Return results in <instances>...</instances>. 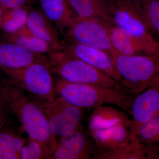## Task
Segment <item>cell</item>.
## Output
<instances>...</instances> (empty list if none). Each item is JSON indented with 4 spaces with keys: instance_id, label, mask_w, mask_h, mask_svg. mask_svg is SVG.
I'll use <instances>...</instances> for the list:
<instances>
[{
    "instance_id": "14",
    "label": "cell",
    "mask_w": 159,
    "mask_h": 159,
    "mask_svg": "<svg viewBox=\"0 0 159 159\" xmlns=\"http://www.w3.org/2000/svg\"><path fill=\"white\" fill-rule=\"evenodd\" d=\"M53 24L42 11L31 9L26 26L29 31L47 43L54 51L62 49V42Z\"/></svg>"
},
{
    "instance_id": "13",
    "label": "cell",
    "mask_w": 159,
    "mask_h": 159,
    "mask_svg": "<svg viewBox=\"0 0 159 159\" xmlns=\"http://www.w3.org/2000/svg\"><path fill=\"white\" fill-rule=\"evenodd\" d=\"M46 57L29 51L16 43L0 41V69L22 68Z\"/></svg>"
},
{
    "instance_id": "8",
    "label": "cell",
    "mask_w": 159,
    "mask_h": 159,
    "mask_svg": "<svg viewBox=\"0 0 159 159\" xmlns=\"http://www.w3.org/2000/svg\"><path fill=\"white\" fill-rule=\"evenodd\" d=\"M109 23L98 19L75 16L65 32L64 37L110 54L116 51L112 47L109 36Z\"/></svg>"
},
{
    "instance_id": "11",
    "label": "cell",
    "mask_w": 159,
    "mask_h": 159,
    "mask_svg": "<svg viewBox=\"0 0 159 159\" xmlns=\"http://www.w3.org/2000/svg\"><path fill=\"white\" fill-rule=\"evenodd\" d=\"M159 113V80L134 97L129 115L132 133Z\"/></svg>"
},
{
    "instance_id": "30",
    "label": "cell",
    "mask_w": 159,
    "mask_h": 159,
    "mask_svg": "<svg viewBox=\"0 0 159 159\" xmlns=\"http://www.w3.org/2000/svg\"><path fill=\"white\" fill-rule=\"evenodd\" d=\"M155 56H156V57H157V59L159 63V45L158 47V48L155 54H154Z\"/></svg>"
},
{
    "instance_id": "28",
    "label": "cell",
    "mask_w": 159,
    "mask_h": 159,
    "mask_svg": "<svg viewBox=\"0 0 159 159\" xmlns=\"http://www.w3.org/2000/svg\"><path fill=\"white\" fill-rule=\"evenodd\" d=\"M20 159L19 153L0 140V159Z\"/></svg>"
},
{
    "instance_id": "20",
    "label": "cell",
    "mask_w": 159,
    "mask_h": 159,
    "mask_svg": "<svg viewBox=\"0 0 159 159\" xmlns=\"http://www.w3.org/2000/svg\"><path fill=\"white\" fill-rule=\"evenodd\" d=\"M4 36L5 39L16 43L33 53L43 54L54 51L47 43L33 34L26 26L16 33L4 34Z\"/></svg>"
},
{
    "instance_id": "24",
    "label": "cell",
    "mask_w": 159,
    "mask_h": 159,
    "mask_svg": "<svg viewBox=\"0 0 159 159\" xmlns=\"http://www.w3.org/2000/svg\"><path fill=\"white\" fill-rule=\"evenodd\" d=\"M26 142L20 150V159L45 158L44 148L39 142L30 138L28 144Z\"/></svg>"
},
{
    "instance_id": "4",
    "label": "cell",
    "mask_w": 159,
    "mask_h": 159,
    "mask_svg": "<svg viewBox=\"0 0 159 159\" xmlns=\"http://www.w3.org/2000/svg\"><path fill=\"white\" fill-rule=\"evenodd\" d=\"M52 73L69 82L96 84L109 88L120 85L111 77L72 55L64 49L49 53Z\"/></svg>"
},
{
    "instance_id": "27",
    "label": "cell",
    "mask_w": 159,
    "mask_h": 159,
    "mask_svg": "<svg viewBox=\"0 0 159 159\" xmlns=\"http://www.w3.org/2000/svg\"><path fill=\"white\" fill-rule=\"evenodd\" d=\"M36 0H0V7L5 10L31 6Z\"/></svg>"
},
{
    "instance_id": "12",
    "label": "cell",
    "mask_w": 159,
    "mask_h": 159,
    "mask_svg": "<svg viewBox=\"0 0 159 159\" xmlns=\"http://www.w3.org/2000/svg\"><path fill=\"white\" fill-rule=\"evenodd\" d=\"M98 150V158L106 152L128 144L132 138L129 125L119 124L106 129L90 131Z\"/></svg>"
},
{
    "instance_id": "15",
    "label": "cell",
    "mask_w": 159,
    "mask_h": 159,
    "mask_svg": "<svg viewBox=\"0 0 159 159\" xmlns=\"http://www.w3.org/2000/svg\"><path fill=\"white\" fill-rule=\"evenodd\" d=\"M119 124L131 127V119L127 114L109 105L99 106L94 108L89 117L88 131L106 129Z\"/></svg>"
},
{
    "instance_id": "22",
    "label": "cell",
    "mask_w": 159,
    "mask_h": 159,
    "mask_svg": "<svg viewBox=\"0 0 159 159\" xmlns=\"http://www.w3.org/2000/svg\"><path fill=\"white\" fill-rule=\"evenodd\" d=\"M143 145L159 150V113L141 125L133 133Z\"/></svg>"
},
{
    "instance_id": "9",
    "label": "cell",
    "mask_w": 159,
    "mask_h": 159,
    "mask_svg": "<svg viewBox=\"0 0 159 159\" xmlns=\"http://www.w3.org/2000/svg\"><path fill=\"white\" fill-rule=\"evenodd\" d=\"M98 158L97 145L89 134L81 129L57 143L50 159H91Z\"/></svg>"
},
{
    "instance_id": "17",
    "label": "cell",
    "mask_w": 159,
    "mask_h": 159,
    "mask_svg": "<svg viewBox=\"0 0 159 159\" xmlns=\"http://www.w3.org/2000/svg\"><path fill=\"white\" fill-rule=\"evenodd\" d=\"M43 13L63 34L74 16L68 0H39Z\"/></svg>"
},
{
    "instance_id": "2",
    "label": "cell",
    "mask_w": 159,
    "mask_h": 159,
    "mask_svg": "<svg viewBox=\"0 0 159 159\" xmlns=\"http://www.w3.org/2000/svg\"><path fill=\"white\" fill-rule=\"evenodd\" d=\"M55 93L73 105L84 109L95 108L99 106L113 105L129 113L134 97L121 87L109 88L96 84L76 83L59 80Z\"/></svg>"
},
{
    "instance_id": "5",
    "label": "cell",
    "mask_w": 159,
    "mask_h": 159,
    "mask_svg": "<svg viewBox=\"0 0 159 159\" xmlns=\"http://www.w3.org/2000/svg\"><path fill=\"white\" fill-rule=\"evenodd\" d=\"M0 70L13 83L29 93L34 100L47 102L55 99L52 72L46 57L22 68H2Z\"/></svg>"
},
{
    "instance_id": "1",
    "label": "cell",
    "mask_w": 159,
    "mask_h": 159,
    "mask_svg": "<svg viewBox=\"0 0 159 159\" xmlns=\"http://www.w3.org/2000/svg\"><path fill=\"white\" fill-rule=\"evenodd\" d=\"M12 112L16 116L29 138L39 142L45 150V159H50L57 147L56 138L51 132L43 112L25 91L6 77H0Z\"/></svg>"
},
{
    "instance_id": "6",
    "label": "cell",
    "mask_w": 159,
    "mask_h": 159,
    "mask_svg": "<svg viewBox=\"0 0 159 159\" xmlns=\"http://www.w3.org/2000/svg\"><path fill=\"white\" fill-rule=\"evenodd\" d=\"M113 24L131 34L144 45L146 53L154 54L159 42L152 35L140 2L133 0H112Z\"/></svg>"
},
{
    "instance_id": "23",
    "label": "cell",
    "mask_w": 159,
    "mask_h": 159,
    "mask_svg": "<svg viewBox=\"0 0 159 159\" xmlns=\"http://www.w3.org/2000/svg\"><path fill=\"white\" fill-rule=\"evenodd\" d=\"M143 14L152 33L159 36V0H140Z\"/></svg>"
},
{
    "instance_id": "10",
    "label": "cell",
    "mask_w": 159,
    "mask_h": 159,
    "mask_svg": "<svg viewBox=\"0 0 159 159\" xmlns=\"http://www.w3.org/2000/svg\"><path fill=\"white\" fill-rule=\"evenodd\" d=\"M62 42V49L107 74L120 85L121 79L114 66L110 55L107 52L67 39L65 38Z\"/></svg>"
},
{
    "instance_id": "7",
    "label": "cell",
    "mask_w": 159,
    "mask_h": 159,
    "mask_svg": "<svg viewBox=\"0 0 159 159\" xmlns=\"http://www.w3.org/2000/svg\"><path fill=\"white\" fill-rule=\"evenodd\" d=\"M39 106L55 137L64 138L81 129L84 109L71 104L59 97L51 102H43L32 99Z\"/></svg>"
},
{
    "instance_id": "3",
    "label": "cell",
    "mask_w": 159,
    "mask_h": 159,
    "mask_svg": "<svg viewBox=\"0 0 159 159\" xmlns=\"http://www.w3.org/2000/svg\"><path fill=\"white\" fill-rule=\"evenodd\" d=\"M121 79L120 86L135 97L159 80V63L154 54H110Z\"/></svg>"
},
{
    "instance_id": "19",
    "label": "cell",
    "mask_w": 159,
    "mask_h": 159,
    "mask_svg": "<svg viewBox=\"0 0 159 159\" xmlns=\"http://www.w3.org/2000/svg\"><path fill=\"white\" fill-rule=\"evenodd\" d=\"M157 151L140 143L133 134L131 140L128 144L104 153L99 159L153 158L156 157Z\"/></svg>"
},
{
    "instance_id": "16",
    "label": "cell",
    "mask_w": 159,
    "mask_h": 159,
    "mask_svg": "<svg viewBox=\"0 0 159 159\" xmlns=\"http://www.w3.org/2000/svg\"><path fill=\"white\" fill-rule=\"evenodd\" d=\"M78 17L102 20L113 24L112 0H68Z\"/></svg>"
},
{
    "instance_id": "21",
    "label": "cell",
    "mask_w": 159,
    "mask_h": 159,
    "mask_svg": "<svg viewBox=\"0 0 159 159\" xmlns=\"http://www.w3.org/2000/svg\"><path fill=\"white\" fill-rule=\"evenodd\" d=\"M31 8V6H25L6 10L0 25L4 34H13L25 27Z\"/></svg>"
},
{
    "instance_id": "26",
    "label": "cell",
    "mask_w": 159,
    "mask_h": 159,
    "mask_svg": "<svg viewBox=\"0 0 159 159\" xmlns=\"http://www.w3.org/2000/svg\"><path fill=\"white\" fill-rule=\"evenodd\" d=\"M11 112L9 99L0 78V128L6 124Z\"/></svg>"
},
{
    "instance_id": "29",
    "label": "cell",
    "mask_w": 159,
    "mask_h": 159,
    "mask_svg": "<svg viewBox=\"0 0 159 159\" xmlns=\"http://www.w3.org/2000/svg\"><path fill=\"white\" fill-rule=\"evenodd\" d=\"M6 10L2 9L0 7V25H1V22H2V19L3 15L5 13Z\"/></svg>"
},
{
    "instance_id": "25",
    "label": "cell",
    "mask_w": 159,
    "mask_h": 159,
    "mask_svg": "<svg viewBox=\"0 0 159 159\" xmlns=\"http://www.w3.org/2000/svg\"><path fill=\"white\" fill-rule=\"evenodd\" d=\"M0 140L19 153L21 148L27 142V139L9 129L4 126L0 128Z\"/></svg>"
},
{
    "instance_id": "18",
    "label": "cell",
    "mask_w": 159,
    "mask_h": 159,
    "mask_svg": "<svg viewBox=\"0 0 159 159\" xmlns=\"http://www.w3.org/2000/svg\"><path fill=\"white\" fill-rule=\"evenodd\" d=\"M108 30L111 44L118 53L126 55L147 54L143 43L128 32L111 23Z\"/></svg>"
}]
</instances>
